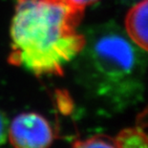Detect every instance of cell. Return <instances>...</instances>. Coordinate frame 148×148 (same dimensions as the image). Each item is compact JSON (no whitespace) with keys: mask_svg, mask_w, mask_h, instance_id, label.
Listing matches in <instances>:
<instances>
[{"mask_svg":"<svg viewBox=\"0 0 148 148\" xmlns=\"http://www.w3.org/2000/svg\"><path fill=\"white\" fill-rule=\"evenodd\" d=\"M9 63L36 77L62 75L85 44L84 9L72 0H15Z\"/></svg>","mask_w":148,"mask_h":148,"instance_id":"cell-1","label":"cell"},{"mask_svg":"<svg viewBox=\"0 0 148 148\" xmlns=\"http://www.w3.org/2000/svg\"><path fill=\"white\" fill-rule=\"evenodd\" d=\"M85 44L74 60L77 82L93 100L113 112L141 100L145 90L147 59L114 22L86 31Z\"/></svg>","mask_w":148,"mask_h":148,"instance_id":"cell-2","label":"cell"},{"mask_svg":"<svg viewBox=\"0 0 148 148\" xmlns=\"http://www.w3.org/2000/svg\"><path fill=\"white\" fill-rule=\"evenodd\" d=\"M8 140L14 148H50L55 140V131L41 114L24 112L9 124Z\"/></svg>","mask_w":148,"mask_h":148,"instance_id":"cell-3","label":"cell"},{"mask_svg":"<svg viewBox=\"0 0 148 148\" xmlns=\"http://www.w3.org/2000/svg\"><path fill=\"white\" fill-rule=\"evenodd\" d=\"M125 28L130 39L148 52V0H143L127 12Z\"/></svg>","mask_w":148,"mask_h":148,"instance_id":"cell-4","label":"cell"},{"mask_svg":"<svg viewBox=\"0 0 148 148\" xmlns=\"http://www.w3.org/2000/svg\"><path fill=\"white\" fill-rule=\"evenodd\" d=\"M114 140L118 148H148V137L137 128L123 129Z\"/></svg>","mask_w":148,"mask_h":148,"instance_id":"cell-5","label":"cell"},{"mask_svg":"<svg viewBox=\"0 0 148 148\" xmlns=\"http://www.w3.org/2000/svg\"><path fill=\"white\" fill-rule=\"evenodd\" d=\"M72 148H118L115 140L105 135H95L93 137L75 140Z\"/></svg>","mask_w":148,"mask_h":148,"instance_id":"cell-6","label":"cell"},{"mask_svg":"<svg viewBox=\"0 0 148 148\" xmlns=\"http://www.w3.org/2000/svg\"><path fill=\"white\" fill-rule=\"evenodd\" d=\"M8 127L9 121L7 116L0 110V147L8 140Z\"/></svg>","mask_w":148,"mask_h":148,"instance_id":"cell-7","label":"cell"},{"mask_svg":"<svg viewBox=\"0 0 148 148\" xmlns=\"http://www.w3.org/2000/svg\"><path fill=\"white\" fill-rule=\"evenodd\" d=\"M75 5H77L78 7L82 8L85 10V8L87 7V6H90V5H93L94 3L97 2L99 0H72Z\"/></svg>","mask_w":148,"mask_h":148,"instance_id":"cell-8","label":"cell"}]
</instances>
